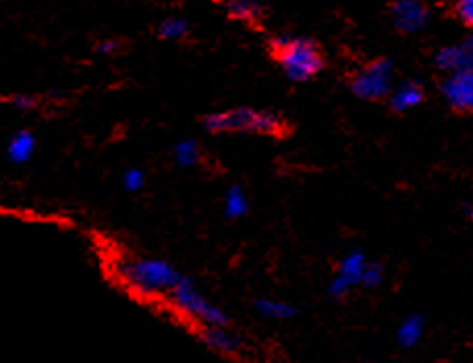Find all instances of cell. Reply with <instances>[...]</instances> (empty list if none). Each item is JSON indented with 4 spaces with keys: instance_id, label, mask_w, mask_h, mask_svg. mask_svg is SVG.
<instances>
[{
    "instance_id": "ac0fdd59",
    "label": "cell",
    "mask_w": 473,
    "mask_h": 363,
    "mask_svg": "<svg viewBox=\"0 0 473 363\" xmlns=\"http://www.w3.org/2000/svg\"><path fill=\"white\" fill-rule=\"evenodd\" d=\"M189 22L183 17H167L158 25V38L167 42H181L189 36Z\"/></svg>"
},
{
    "instance_id": "8fae6325",
    "label": "cell",
    "mask_w": 473,
    "mask_h": 363,
    "mask_svg": "<svg viewBox=\"0 0 473 363\" xmlns=\"http://www.w3.org/2000/svg\"><path fill=\"white\" fill-rule=\"evenodd\" d=\"M387 98L390 111L403 114L420 106L423 98H426V92H423V87L417 81H403L399 86H393V90H390Z\"/></svg>"
},
{
    "instance_id": "ba28073f",
    "label": "cell",
    "mask_w": 473,
    "mask_h": 363,
    "mask_svg": "<svg viewBox=\"0 0 473 363\" xmlns=\"http://www.w3.org/2000/svg\"><path fill=\"white\" fill-rule=\"evenodd\" d=\"M442 98L455 113H469L473 108V73L455 71L447 73L441 84Z\"/></svg>"
},
{
    "instance_id": "8992f818",
    "label": "cell",
    "mask_w": 473,
    "mask_h": 363,
    "mask_svg": "<svg viewBox=\"0 0 473 363\" xmlns=\"http://www.w3.org/2000/svg\"><path fill=\"white\" fill-rule=\"evenodd\" d=\"M369 259L366 258V253L361 250H351L347 256L341 258V262L337 266V272L328 285V295L332 299H345L349 293L359 289L361 285V274L363 268Z\"/></svg>"
},
{
    "instance_id": "7402d4cb",
    "label": "cell",
    "mask_w": 473,
    "mask_h": 363,
    "mask_svg": "<svg viewBox=\"0 0 473 363\" xmlns=\"http://www.w3.org/2000/svg\"><path fill=\"white\" fill-rule=\"evenodd\" d=\"M11 106L19 108V111H32V108L36 106V100H33L32 95H13Z\"/></svg>"
},
{
    "instance_id": "ffe728a7",
    "label": "cell",
    "mask_w": 473,
    "mask_h": 363,
    "mask_svg": "<svg viewBox=\"0 0 473 363\" xmlns=\"http://www.w3.org/2000/svg\"><path fill=\"white\" fill-rule=\"evenodd\" d=\"M123 187H125L127 191H132V194L141 191L143 187H146V173H143L141 168L125 170V175H123Z\"/></svg>"
},
{
    "instance_id": "9c48e42d",
    "label": "cell",
    "mask_w": 473,
    "mask_h": 363,
    "mask_svg": "<svg viewBox=\"0 0 473 363\" xmlns=\"http://www.w3.org/2000/svg\"><path fill=\"white\" fill-rule=\"evenodd\" d=\"M434 65L438 71L442 73H455V71H469L473 65V42L471 38H465L457 44L442 46L441 50L434 54Z\"/></svg>"
},
{
    "instance_id": "30bf717a",
    "label": "cell",
    "mask_w": 473,
    "mask_h": 363,
    "mask_svg": "<svg viewBox=\"0 0 473 363\" xmlns=\"http://www.w3.org/2000/svg\"><path fill=\"white\" fill-rule=\"evenodd\" d=\"M200 339L204 340V345H208L212 351L221 355H237L243 347L241 339L229 326H202Z\"/></svg>"
},
{
    "instance_id": "52a82bcc",
    "label": "cell",
    "mask_w": 473,
    "mask_h": 363,
    "mask_svg": "<svg viewBox=\"0 0 473 363\" xmlns=\"http://www.w3.org/2000/svg\"><path fill=\"white\" fill-rule=\"evenodd\" d=\"M390 22L401 33H417L430 23V6L426 0H393Z\"/></svg>"
},
{
    "instance_id": "277c9868",
    "label": "cell",
    "mask_w": 473,
    "mask_h": 363,
    "mask_svg": "<svg viewBox=\"0 0 473 363\" xmlns=\"http://www.w3.org/2000/svg\"><path fill=\"white\" fill-rule=\"evenodd\" d=\"M168 301L177 312L197 322L200 326H229V316L223 307L205 297L194 280L187 277L181 278V283L168 295Z\"/></svg>"
},
{
    "instance_id": "d6986e66",
    "label": "cell",
    "mask_w": 473,
    "mask_h": 363,
    "mask_svg": "<svg viewBox=\"0 0 473 363\" xmlns=\"http://www.w3.org/2000/svg\"><path fill=\"white\" fill-rule=\"evenodd\" d=\"M384 277H387V272H384L382 264L368 262L361 274L359 289H376V286H380L384 283Z\"/></svg>"
},
{
    "instance_id": "603a6c76",
    "label": "cell",
    "mask_w": 473,
    "mask_h": 363,
    "mask_svg": "<svg viewBox=\"0 0 473 363\" xmlns=\"http://www.w3.org/2000/svg\"><path fill=\"white\" fill-rule=\"evenodd\" d=\"M116 48H119V44L113 42V40H105V42L98 44V50L105 52V54H106V52H114Z\"/></svg>"
},
{
    "instance_id": "6da1fadb",
    "label": "cell",
    "mask_w": 473,
    "mask_h": 363,
    "mask_svg": "<svg viewBox=\"0 0 473 363\" xmlns=\"http://www.w3.org/2000/svg\"><path fill=\"white\" fill-rule=\"evenodd\" d=\"M121 283L143 297H168L183 274L173 264L160 258L133 256L116 262Z\"/></svg>"
},
{
    "instance_id": "e0dca14e",
    "label": "cell",
    "mask_w": 473,
    "mask_h": 363,
    "mask_svg": "<svg viewBox=\"0 0 473 363\" xmlns=\"http://www.w3.org/2000/svg\"><path fill=\"white\" fill-rule=\"evenodd\" d=\"M173 160L181 168H194L202 160V148L196 140H181L173 148Z\"/></svg>"
},
{
    "instance_id": "5bb4252c",
    "label": "cell",
    "mask_w": 473,
    "mask_h": 363,
    "mask_svg": "<svg viewBox=\"0 0 473 363\" xmlns=\"http://www.w3.org/2000/svg\"><path fill=\"white\" fill-rule=\"evenodd\" d=\"M36 154V137L32 132H17L9 140L6 146V156L13 164H25L33 159Z\"/></svg>"
},
{
    "instance_id": "2e32d148",
    "label": "cell",
    "mask_w": 473,
    "mask_h": 363,
    "mask_svg": "<svg viewBox=\"0 0 473 363\" xmlns=\"http://www.w3.org/2000/svg\"><path fill=\"white\" fill-rule=\"evenodd\" d=\"M223 6L229 17L239 19V22H258L262 15L259 0H223Z\"/></svg>"
},
{
    "instance_id": "4fadbf2b",
    "label": "cell",
    "mask_w": 473,
    "mask_h": 363,
    "mask_svg": "<svg viewBox=\"0 0 473 363\" xmlns=\"http://www.w3.org/2000/svg\"><path fill=\"white\" fill-rule=\"evenodd\" d=\"M253 310H256L264 320H272V322H287L297 316V307L287 304L283 299H272V297L258 299L256 304H253Z\"/></svg>"
},
{
    "instance_id": "44dd1931",
    "label": "cell",
    "mask_w": 473,
    "mask_h": 363,
    "mask_svg": "<svg viewBox=\"0 0 473 363\" xmlns=\"http://www.w3.org/2000/svg\"><path fill=\"white\" fill-rule=\"evenodd\" d=\"M452 13L463 25L473 23V0H452Z\"/></svg>"
},
{
    "instance_id": "5b68a950",
    "label": "cell",
    "mask_w": 473,
    "mask_h": 363,
    "mask_svg": "<svg viewBox=\"0 0 473 363\" xmlns=\"http://www.w3.org/2000/svg\"><path fill=\"white\" fill-rule=\"evenodd\" d=\"M395 86V65L388 59H374L353 73L349 87L359 100L376 102L387 98Z\"/></svg>"
},
{
    "instance_id": "7c38bea8",
    "label": "cell",
    "mask_w": 473,
    "mask_h": 363,
    "mask_svg": "<svg viewBox=\"0 0 473 363\" xmlns=\"http://www.w3.org/2000/svg\"><path fill=\"white\" fill-rule=\"evenodd\" d=\"M423 334H426V320H423L422 313H409L396 328V342L403 349H414L420 345Z\"/></svg>"
},
{
    "instance_id": "7a4b0ae2",
    "label": "cell",
    "mask_w": 473,
    "mask_h": 363,
    "mask_svg": "<svg viewBox=\"0 0 473 363\" xmlns=\"http://www.w3.org/2000/svg\"><path fill=\"white\" fill-rule=\"evenodd\" d=\"M204 129L214 135L256 133L264 137H280L287 133V123L274 111H256L250 106H237L204 116Z\"/></svg>"
},
{
    "instance_id": "cb8c5ba5",
    "label": "cell",
    "mask_w": 473,
    "mask_h": 363,
    "mask_svg": "<svg viewBox=\"0 0 473 363\" xmlns=\"http://www.w3.org/2000/svg\"><path fill=\"white\" fill-rule=\"evenodd\" d=\"M369 363H382V361H369Z\"/></svg>"
},
{
    "instance_id": "3957f363",
    "label": "cell",
    "mask_w": 473,
    "mask_h": 363,
    "mask_svg": "<svg viewBox=\"0 0 473 363\" xmlns=\"http://www.w3.org/2000/svg\"><path fill=\"white\" fill-rule=\"evenodd\" d=\"M272 57L283 68L285 77L304 84L324 68V54L310 38L280 36L272 40Z\"/></svg>"
},
{
    "instance_id": "9a60e30c",
    "label": "cell",
    "mask_w": 473,
    "mask_h": 363,
    "mask_svg": "<svg viewBox=\"0 0 473 363\" xmlns=\"http://www.w3.org/2000/svg\"><path fill=\"white\" fill-rule=\"evenodd\" d=\"M223 210L224 214L231 218V221H237V218H243L250 212V195L245 191L243 185H231L229 189L224 191V200H223Z\"/></svg>"
}]
</instances>
